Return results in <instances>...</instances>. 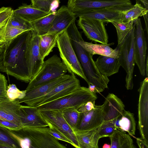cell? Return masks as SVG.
<instances>
[{
  "label": "cell",
  "mask_w": 148,
  "mask_h": 148,
  "mask_svg": "<svg viewBox=\"0 0 148 148\" xmlns=\"http://www.w3.org/2000/svg\"><path fill=\"white\" fill-rule=\"evenodd\" d=\"M30 31L23 33L5 47L3 64L0 70L26 83L30 82L26 51Z\"/></svg>",
  "instance_id": "6da1fadb"
},
{
  "label": "cell",
  "mask_w": 148,
  "mask_h": 148,
  "mask_svg": "<svg viewBox=\"0 0 148 148\" xmlns=\"http://www.w3.org/2000/svg\"><path fill=\"white\" fill-rule=\"evenodd\" d=\"M97 98L95 93L88 88L81 86L75 91L55 100L36 106L39 110H62L71 108L78 110L89 101H94Z\"/></svg>",
  "instance_id": "7a4b0ae2"
},
{
  "label": "cell",
  "mask_w": 148,
  "mask_h": 148,
  "mask_svg": "<svg viewBox=\"0 0 148 148\" xmlns=\"http://www.w3.org/2000/svg\"><path fill=\"white\" fill-rule=\"evenodd\" d=\"M135 24L122 43L117 46L119 49L118 58L120 66L125 71V87L127 90L133 87V74L135 63Z\"/></svg>",
  "instance_id": "3957f363"
},
{
  "label": "cell",
  "mask_w": 148,
  "mask_h": 148,
  "mask_svg": "<svg viewBox=\"0 0 148 148\" xmlns=\"http://www.w3.org/2000/svg\"><path fill=\"white\" fill-rule=\"evenodd\" d=\"M57 45L62 61L71 75H76L89 84L82 66L72 47L67 30L60 34L57 39Z\"/></svg>",
  "instance_id": "277c9868"
},
{
  "label": "cell",
  "mask_w": 148,
  "mask_h": 148,
  "mask_svg": "<svg viewBox=\"0 0 148 148\" xmlns=\"http://www.w3.org/2000/svg\"><path fill=\"white\" fill-rule=\"evenodd\" d=\"M67 68L56 55H54L44 61L40 71L31 81L26 90L37 87L42 84L65 75Z\"/></svg>",
  "instance_id": "5b68a950"
},
{
  "label": "cell",
  "mask_w": 148,
  "mask_h": 148,
  "mask_svg": "<svg viewBox=\"0 0 148 148\" xmlns=\"http://www.w3.org/2000/svg\"><path fill=\"white\" fill-rule=\"evenodd\" d=\"M48 128L25 127L18 133L29 140V148H67L48 132Z\"/></svg>",
  "instance_id": "8992f818"
},
{
  "label": "cell",
  "mask_w": 148,
  "mask_h": 148,
  "mask_svg": "<svg viewBox=\"0 0 148 148\" xmlns=\"http://www.w3.org/2000/svg\"><path fill=\"white\" fill-rule=\"evenodd\" d=\"M39 40V36L38 34L34 30L31 31L26 51V58L30 81L40 71L44 62L40 52Z\"/></svg>",
  "instance_id": "52a82bcc"
},
{
  "label": "cell",
  "mask_w": 148,
  "mask_h": 148,
  "mask_svg": "<svg viewBox=\"0 0 148 148\" xmlns=\"http://www.w3.org/2000/svg\"><path fill=\"white\" fill-rule=\"evenodd\" d=\"M81 87L79 80L74 74L60 83L45 95L28 103L27 106L36 107L64 96L73 92Z\"/></svg>",
  "instance_id": "ba28073f"
},
{
  "label": "cell",
  "mask_w": 148,
  "mask_h": 148,
  "mask_svg": "<svg viewBox=\"0 0 148 148\" xmlns=\"http://www.w3.org/2000/svg\"><path fill=\"white\" fill-rule=\"evenodd\" d=\"M132 5L129 0L92 1L69 0L67 7L73 14L110 7L130 8Z\"/></svg>",
  "instance_id": "9c48e42d"
},
{
  "label": "cell",
  "mask_w": 148,
  "mask_h": 148,
  "mask_svg": "<svg viewBox=\"0 0 148 148\" xmlns=\"http://www.w3.org/2000/svg\"><path fill=\"white\" fill-rule=\"evenodd\" d=\"M138 104V128L141 138L148 143V78L140 83Z\"/></svg>",
  "instance_id": "30bf717a"
},
{
  "label": "cell",
  "mask_w": 148,
  "mask_h": 148,
  "mask_svg": "<svg viewBox=\"0 0 148 148\" xmlns=\"http://www.w3.org/2000/svg\"><path fill=\"white\" fill-rule=\"evenodd\" d=\"M77 25L89 40L101 44H108V37L103 22L79 17Z\"/></svg>",
  "instance_id": "8fae6325"
},
{
  "label": "cell",
  "mask_w": 148,
  "mask_h": 148,
  "mask_svg": "<svg viewBox=\"0 0 148 148\" xmlns=\"http://www.w3.org/2000/svg\"><path fill=\"white\" fill-rule=\"evenodd\" d=\"M40 113L49 126H51L70 140L75 148H79L75 133L64 119L62 110H40Z\"/></svg>",
  "instance_id": "7c38bea8"
},
{
  "label": "cell",
  "mask_w": 148,
  "mask_h": 148,
  "mask_svg": "<svg viewBox=\"0 0 148 148\" xmlns=\"http://www.w3.org/2000/svg\"><path fill=\"white\" fill-rule=\"evenodd\" d=\"M103 121V105H95L94 108L90 111L80 112L79 122L74 132H84L97 129Z\"/></svg>",
  "instance_id": "4fadbf2b"
},
{
  "label": "cell",
  "mask_w": 148,
  "mask_h": 148,
  "mask_svg": "<svg viewBox=\"0 0 148 148\" xmlns=\"http://www.w3.org/2000/svg\"><path fill=\"white\" fill-rule=\"evenodd\" d=\"M134 48L135 62L140 74L145 75V64L147 50V42L140 19L135 21Z\"/></svg>",
  "instance_id": "5bb4252c"
},
{
  "label": "cell",
  "mask_w": 148,
  "mask_h": 148,
  "mask_svg": "<svg viewBox=\"0 0 148 148\" xmlns=\"http://www.w3.org/2000/svg\"><path fill=\"white\" fill-rule=\"evenodd\" d=\"M129 8L117 7H107L73 14L76 18H91L104 23L121 22L123 11Z\"/></svg>",
  "instance_id": "9a60e30c"
},
{
  "label": "cell",
  "mask_w": 148,
  "mask_h": 148,
  "mask_svg": "<svg viewBox=\"0 0 148 148\" xmlns=\"http://www.w3.org/2000/svg\"><path fill=\"white\" fill-rule=\"evenodd\" d=\"M19 115L22 125L25 127H48L36 107L21 105Z\"/></svg>",
  "instance_id": "2e32d148"
},
{
  "label": "cell",
  "mask_w": 148,
  "mask_h": 148,
  "mask_svg": "<svg viewBox=\"0 0 148 148\" xmlns=\"http://www.w3.org/2000/svg\"><path fill=\"white\" fill-rule=\"evenodd\" d=\"M71 77V75L66 74L36 87L28 90L25 89V96L22 99L17 100L20 103H24L26 104L31 101L45 95Z\"/></svg>",
  "instance_id": "e0dca14e"
},
{
  "label": "cell",
  "mask_w": 148,
  "mask_h": 148,
  "mask_svg": "<svg viewBox=\"0 0 148 148\" xmlns=\"http://www.w3.org/2000/svg\"><path fill=\"white\" fill-rule=\"evenodd\" d=\"M75 15L67 6L62 5L56 12L52 25L47 34L59 35L66 30L75 21Z\"/></svg>",
  "instance_id": "ac0fdd59"
},
{
  "label": "cell",
  "mask_w": 148,
  "mask_h": 148,
  "mask_svg": "<svg viewBox=\"0 0 148 148\" xmlns=\"http://www.w3.org/2000/svg\"><path fill=\"white\" fill-rule=\"evenodd\" d=\"M103 105V121L115 122L121 117L125 107L121 100L113 93H110L107 96Z\"/></svg>",
  "instance_id": "d6986e66"
},
{
  "label": "cell",
  "mask_w": 148,
  "mask_h": 148,
  "mask_svg": "<svg viewBox=\"0 0 148 148\" xmlns=\"http://www.w3.org/2000/svg\"><path fill=\"white\" fill-rule=\"evenodd\" d=\"M78 42L80 45L92 56L98 54L115 58L119 57V49L117 46L114 49L110 46L114 45L112 42L106 44H93L85 42L83 39L81 34L79 37Z\"/></svg>",
  "instance_id": "ffe728a7"
},
{
  "label": "cell",
  "mask_w": 148,
  "mask_h": 148,
  "mask_svg": "<svg viewBox=\"0 0 148 148\" xmlns=\"http://www.w3.org/2000/svg\"><path fill=\"white\" fill-rule=\"evenodd\" d=\"M21 106L17 100H12L8 99L1 101L0 119L9 121L23 126L19 115V109Z\"/></svg>",
  "instance_id": "44dd1931"
},
{
  "label": "cell",
  "mask_w": 148,
  "mask_h": 148,
  "mask_svg": "<svg viewBox=\"0 0 148 148\" xmlns=\"http://www.w3.org/2000/svg\"><path fill=\"white\" fill-rule=\"evenodd\" d=\"M100 73L108 77L118 73L120 65L118 58L100 56L95 61Z\"/></svg>",
  "instance_id": "7402d4cb"
},
{
  "label": "cell",
  "mask_w": 148,
  "mask_h": 148,
  "mask_svg": "<svg viewBox=\"0 0 148 148\" xmlns=\"http://www.w3.org/2000/svg\"><path fill=\"white\" fill-rule=\"evenodd\" d=\"M79 148H99L101 138L98 128L84 132H74Z\"/></svg>",
  "instance_id": "603a6c76"
},
{
  "label": "cell",
  "mask_w": 148,
  "mask_h": 148,
  "mask_svg": "<svg viewBox=\"0 0 148 148\" xmlns=\"http://www.w3.org/2000/svg\"><path fill=\"white\" fill-rule=\"evenodd\" d=\"M13 13L30 23L49 14L35 8L31 4L27 5L26 3L23 4L14 10Z\"/></svg>",
  "instance_id": "cb8c5ba5"
},
{
  "label": "cell",
  "mask_w": 148,
  "mask_h": 148,
  "mask_svg": "<svg viewBox=\"0 0 148 148\" xmlns=\"http://www.w3.org/2000/svg\"><path fill=\"white\" fill-rule=\"evenodd\" d=\"M109 138L110 148H136L130 135L121 130H116Z\"/></svg>",
  "instance_id": "d4e9b609"
},
{
  "label": "cell",
  "mask_w": 148,
  "mask_h": 148,
  "mask_svg": "<svg viewBox=\"0 0 148 148\" xmlns=\"http://www.w3.org/2000/svg\"><path fill=\"white\" fill-rule=\"evenodd\" d=\"M59 35L57 34H47L39 36V51L43 60L57 45V39Z\"/></svg>",
  "instance_id": "484cf974"
},
{
  "label": "cell",
  "mask_w": 148,
  "mask_h": 148,
  "mask_svg": "<svg viewBox=\"0 0 148 148\" xmlns=\"http://www.w3.org/2000/svg\"><path fill=\"white\" fill-rule=\"evenodd\" d=\"M56 12L50 13L30 23L33 28L39 36L47 34L51 28Z\"/></svg>",
  "instance_id": "4316f807"
},
{
  "label": "cell",
  "mask_w": 148,
  "mask_h": 148,
  "mask_svg": "<svg viewBox=\"0 0 148 148\" xmlns=\"http://www.w3.org/2000/svg\"><path fill=\"white\" fill-rule=\"evenodd\" d=\"M147 10L139 3L136 1V4L123 12L121 22H128L134 21L148 13Z\"/></svg>",
  "instance_id": "83f0119b"
},
{
  "label": "cell",
  "mask_w": 148,
  "mask_h": 148,
  "mask_svg": "<svg viewBox=\"0 0 148 148\" xmlns=\"http://www.w3.org/2000/svg\"><path fill=\"white\" fill-rule=\"evenodd\" d=\"M119 124V130L127 132L129 135L134 137L136 123L133 113L124 110L120 119Z\"/></svg>",
  "instance_id": "f1b7e54d"
},
{
  "label": "cell",
  "mask_w": 148,
  "mask_h": 148,
  "mask_svg": "<svg viewBox=\"0 0 148 148\" xmlns=\"http://www.w3.org/2000/svg\"><path fill=\"white\" fill-rule=\"evenodd\" d=\"M31 1L34 7L48 14L56 11L60 3L59 0H32Z\"/></svg>",
  "instance_id": "f546056e"
},
{
  "label": "cell",
  "mask_w": 148,
  "mask_h": 148,
  "mask_svg": "<svg viewBox=\"0 0 148 148\" xmlns=\"http://www.w3.org/2000/svg\"><path fill=\"white\" fill-rule=\"evenodd\" d=\"M25 32L15 27L5 25L0 29V38L5 42L7 47L17 36Z\"/></svg>",
  "instance_id": "4dcf8cb0"
},
{
  "label": "cell",
  "mask_w": 148,
  "mask_h": 148,
  "mask_svg": "<svg viewBox=\"0 0 148 148\" xmlns=\"http://www.w3.org/2000/svg\"><path fill=\"white\" fill-rule=\"evenodd\" d=\"M115 27L117 34L118 45L122 42L133 27V21L128 22L114 21L111 22Z\"/></svg>",
  "instance_id": "1f68e13d"
},
{
  "label": "cell",
  "mask_w": 148,
  "mask_h": 148,
  "mask_svg": "<svg viewBox=\"0 0 148 148\" xmlns=\"http://www.w3.org/2000/svg\"><path fill=\"white\" fill-rule=\"evenodd\" d=\"M62 114L66 122L74 131L79 122L80 112L76 109L71 108L62 110Z\"/></svg>",
  "instance_id": "d6a6232c"
},
{
  "label": "cell",
  "mask_w": 148,
  "mask_h": 148,
  "mask_svg": "<svg viewBox=\"0 0 148 148\" xmlns=\"http://www.w3.org/2000/svg\"><path fill=\"white\" fill-rule=\"evenodd\" d=\"M6 26L8 27H15L25 31L34 30L31 23L26 21L15 15L13 13L9 21Z\"/></svg>",
  "instance_id": "836d02e7"
},
{
  "label": "cell",
  "mask_w": 148,
  "mask_h": 148,
  "mask_svg": "<svg viewBox=\"0 0 148 148\" xmlns=\"http://www.w3.org/2000/svg\"><path fill=\"white\" fill-rule=\"evenodd\" d=\"M0 145L12 148H22L19 142L0 128Z\"/></svg>",
  "instance_id": "e575fe53"
},
{
  "label": "cell",
  "mask_w": 148,
  "mask_h": 148,
  "mask_svg": "<svg viewBox=\"0 0 148 148\" xmlns=\"http://www.w3.org/2000/svg\"><path fill=\"white\" fill-rule=\"evenodd\" d=\"M115 122L112 121H103L98 128V132L100 138L109 137L111 136L117 129Z\"/></svg>",
  "instance_id": "d590c367"
},
{
  "label": "cell",
  "mask_w": 148,
  "mask_h": 148,
  "mask_svg": "<svg viewBox=\"0 0 148 148\" xmlns=\"http://www.w3.org/2000/svg\"><path fill=\"white\" fill-rule=\"evenodd\" d=\"M26 91L20 90L14 84H10L8 86L6 94L8 98L12 100L21 99L25 96Z\"/></svg>",
  "instance_id": "8d00e7d4"
},
{
  "label": "cell",
  "mask_w": 148,
  "mask_h": 148,
  "mask_svg": "<svg viewBox=\"0 0 148 148\" xmlns=\"http://www.w3.org/2000/svg\"><path fill=\"white\" fill-rule=\"evenodd\" d=\"M14 10L10 7L0 8V29L5 26L10 19Z\"/></svg>",
  "instance_id": "74e56055"
},
{
  "label": "cell",
  "mask_w": 148,
  "mask_h": 148,
  "mask_svg": "<svg viewBox=\"0 0 148 148\" xmlns=\"http://www.w3.org/2000/svg\"><path fill=\"white\" fill-rule=\"evenodd\" d=\"M48 132L58 140H61L70 144L75 148V146L72 142L61 133L51 126H49Z\"/></svg>",
  "instance_id": "f35d334b"
},
{
  "label": "cell",
  "mask_w": 148,
  "mask_h": 148,
  "mask_svg": "<svg viewBox=\"0 0 148 148\" xmlns=\"http://www.w3.org/2000/svg\"><path fill=\"white\" fill-rule=\"evenodd\" d=\"M0 126L14 132L19 131L24 128L21 125L9 121L1 119H0Z\"/></svg>",
  "instance_id": "ab89813d"
},
{
  "label": "cell",
  "mask_w": 148,
  "mask_h": 148,
  "mask_svg": "<svg viewBox=\"0 0 148 148\" xmlns=\"http://www.w3.org/2000/svg\"><path fill=\"white\" fill-rule=\"evenodd\" d=\"M95 101H89L81 106L77 110L80 112L90 111L94 108Z\"/></svg>",
  "instance_id": "60d3db41"
},
{
  "label": "cell",
  "mask_w": 148,
  "mask_h": 148,
  "mask_svg": "<svg viewBox=\"0 0 148 148\" xmlns=\"http://www.w3.org/2000/svg\"><path fill=\"white\" fill-rule=\"evenodd\" d=\"M134 138L136 139V143L139 148H148V143L141 138Z\"/></svg>",
  "instance_id": "b9f144b4"
},
{
  "label": "cell",
  "mask_w": 148,
  "mask_h": 148,
  "mask_svg": "<svg viewBox=\"0 0 148 148\" xmlns=\"http://www.w3.org/2000/svg\"><path fill=\"white\" fill-rule=\"evenodd\" d=\"M7 81L5 76L0 73V89L7 88Z\"/></svg>",
  "instance_id": "7bdbcfd3"
},
{
  "label": "cell",
  "mask_w": 148,
  "mask_h": 148,
  "mask_svg": "<svg viewBox=\"0 0 148 148\" xmlns=\"http://www.w3.org/2000/svg\"><path fill=\"white\" fill-rule=\"evenodd\" d=\"M7 88L0 89V101L5 100L8 99L6 94Z\"/></svg>",
  "instance_id": "ee69618b"
},
{
  "label": "cell",
  "mask_w": 148,
  "mask_h": 148,
  "mask_svg": "<svg viewBox=\"0 0 148 148\" xmlns=\"http://www.w3.org/2000/svg\"><path fill=\"white\" fill-rule=\"evenodd\" d=\"M5 50V46L0 48V70L2 67L4 54Z\"/></svg>",
  "instance_id": "f6af8a7d"
},
{
  "label": "cell",
  "mask_w": 148,
  "mask_h": 148,
  "mask_svg": "<svg viewBox=\"0 0 148 148\" xmlns=\"http://www.w3.org/2000/svg\"><path fill=\"white\" fill-rule=\"evenodd\" d=\"M144 18L145 23V30L146 31V32L148 34V13L145 14L143 16Z\"/></svg>",
  "instance_id": "bcb514c9"
},
{
  "label": "cell",
  "mask_w": 148,
  "mask_h": 148,
  "mask_svg": "<svg viewBox=\"0 0 148 148\" xmlns=\"http://www.w3.org/2000/svg\"><path fill=\"white\" fill-rule=\"evenodd\" d=\"M145 64V75L148 77V56H147L146 58Z\"/></svg>",
  "instance_id": "7dc6e473"
},
{
  "label": "cell",
  "mask_w": 148,
  "mask_h": 148,
  "mask_svg": "<svg viewBox=\"0 0 148 148\" xmlns=\"http://www.w3.org/2000/svg\"><path fill=\"white\" fill-rule=\"evenodd\" d=\"M88 89L92 92L96 93L98 92L95 87L92 85H90L88 86Z\"/></svg>",
  "instance_id": "c3c4849f"
},
{
  "label": "cell",
  "mask_w": 148,
  "mask_h": 148,
  "mask_svg": "<svg viewBox=\"0 0 148 148\" xmlns=\"http://www.w3.org/2000/svg\"><path fill=\"white\" fill-rule=\"evenodd\" d=\"M144 5L143 7L147 10H148V0H140Z\"/></svg>",
  "instance_id": "681fc988"
},
{
  "label": "cell",
  "mask_w": 148,
  "mask_h": 148,
  "mask_svg": "<svg viewBox=\"0 0 148 148\" xmlns=\"http://www.w3.org/2000/svg\"><path fill=\"white\" fill-rule=\"evenodd\" d=\"M5 46V42L0 38V48Z\"/></svg>",
  "instance_id": "f907efd6"
},
{
  "label": "cell",
  "mask_w": 148,
  "mask_h": 148,
  "mask_svg": "<svg viewBox=\"0 0 148 148\" xmlns=\"http://www.w3.org/2000/svg\"><path fill=\"white\" fill-rule=\"evenodd\" d=\"M103 148H110V144L107 143H105L103 145Z\"/></svg>",
  "instance_id": "816d5d0a"
},
{
  "label": "cell",
  "mask_w": 148,
  "mask_h": 148,
  "mask_svg": "<svg viewBox=\"0 0 148 148\" xmlns=\"http://www.w3.org/2000/svg\"><path fill=\"white\" fill-rule=\"evenodd\" d=\"M0 148H12L6 146L0 145Z\"/></svg>",
  "instance_id": "f5cc1de1"
},
{
  "label": "cell",
  "mask_w": 148,
  "mask_h": 148,
  "mask_svg": "<svg viewBox=\"0 0 148 148\" xmlns=\"http://www.w3.org/2000/svg\"><path fill=\"white\" fill-rule=\"evenodd\" d=\"M1 101H0V103L1 102Z\"/></svg>",
  "instance_id": "db71d44e"
}]
</instances>
